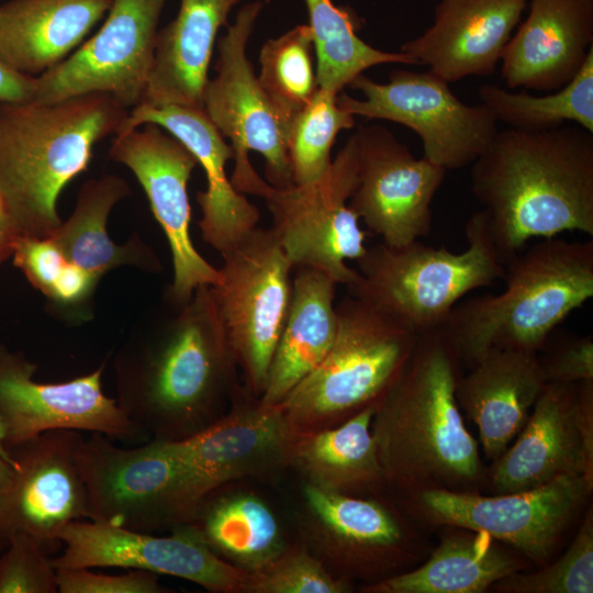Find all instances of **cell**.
<instances>
[{
	"instance_id": "cell-44",
	"label": "cell",
	"mask_w": 593,
	"mask_h": 593,
	"mask_svg": "<svg viewBox=\"0 0 593 593\" xmlns=\"http://www.w3.org/2000/svg\"><path fill=\"white\" fill-rule=\"evenodd\" d=\"M36 90V77L23 74L0 58V102H32Z\"/></svg>"
},
{
	"instance_id": "cell-31",
	"label": "cell",
	"mask_w": 593,
	"mask_h": 593,
	"mask_svg": "<svg viewBox=\"0 0 593 593\" xmlns=\"http://www.w3.org/2000/svg\"><path fill=\"white\" fill-rule=\"evenodd\" d=\"M182 525L219 558L247 573L261 570L288 547L275 512L253 492L221 488Z\"/></svg>"
},
{
	"instance_id": "cell-9",
	"label": "cell",
	"mask_w": 593,
	"mask_h": 593,
	"mask_svg": "<svg viewBox=\"0 0 593 593\" xmlns=\"http://www.w3.org/2000/svg\"><path fill=\"white\" fill-rule=\"evenodd\" d=\"M221 256L212 295L244 387L260 398L289 312L294 267L273 231L258 226Z\"/></svg>"
},
{
	"instance_id": "cell-37",
	"label": "cell",
	"mask_w": 593,
	"mask_h": 593,
	"mask_svg": "<svg viewBox=\"0 0 593 593\" xmlns=\"http://www.w3.org/2000/svg\"><path fill=\"white\" fill-rule=\"evenodd\" d=\"M337 96L318 88L290 123L288 154L294 186L321 179L331 166V150L337 134L355 125L356 116L338 105Z\"/></svg>"
},
{
	"instance_id": "cell-27",
	"label": "cell",
	"mask_w": 593,
	"mask_h": 593,
	"mask_svg": "<svg viewBox=\"0 0 593 593\" xmlns=\"http://www.w3.org/2000/svg\"><path fill=\"white\" fill-rule=\"evenodd\" d=\"M239 1L180 0L177 16L157 33L143 102L203 109L219 30Z\"/></svg>"
},
{
	"instance_id": "cell-12",
	"label": "cell",
	"mask_w": 593,
	"mask_h": 593,
	"mask_svg": "<svg viewBox=\"0 0 593 593\" xmlns=\"http://www.w3.org/2000/svg\"><path fill=\"white\" fill-rule=\"evenodd\" d=\"M358 183V145L353 134L317 181L273 188L264 199L272 215L270 227L294 268L323 272L346 287L358 271L346 265L367 250L366 232L349 199Z\"/></svg>"
},
{
	"instance_id": "cell-45",
	"label": "cell",
	"mask_w": 593,
	"mask_h": 593,
	"mask_svg": "<svg viewBox=\"0 0 593 593\" xmlns=\"http://www.w3.org/2000/svg\"><path fill=\"white\" fill-rule=\"evenodd\" d=\"M21 236L3 211L0 213V266L12 256L16 238Z\"/></svg>"
},
{
	"instance_id": "cell-18",
	"label": "cell",
	"mask_w": 593,
	"mask_h": 593,
	"mask_svg": "<svg viewBox=\"0 0 593 593\" xmlns=\"http://www.w3.org/2000/svg\"><path fill=\"white\" fill-rule=\"evenodd\" d=\"M63 552L52 558L56 569L115 567L167 574L216 593L246 592L249 573L212 552L187 526L168 536L79 519L59 533Z\"/></svg>"
},
{
	"instance_id": "cell-33",
	"label": "cell",
	"mask_w": 593,
	"mask_h": 593,
	"mask_svg": "<svg viewBox=\"0 0 593 593\" xmlns=\"http://www.w3.org/2000/svg\"><path fill=\"white\" fill-rule=\"evenodd\" d=\"M374 407L370 405L334 427L302 437L292 465L306 483L361 497L385 485L371 434Z\"/></svg>"
},
{
	"instance_id": "cell-22",
	"label": "cell",
	"mask_w": 593,
	"mask_h": 593,
	"mask_svg": "<svg viewBox=\"0 0 593 593\" xmlns=\"http://www.w3.org/2000/svg\"><path fill=\"white\" fill-rule=\"evenodd\" d=\"M304 529L309 548L335 575L378 582L409 556V536L382 502L305 483Z\"/></svg>"
},
{
	"instance_id": "cell-8",
	"label": "cell",
	"mask_w": 593,
	"mask_h": 593,
	"mask_svg": "<svg viewBox=\"0 0 593 593\" xmlns=\"http://www.w3.org/2000/svg\"><path fill=\"white\" fill-rule=\"evenodd\" d=\"M260 0L246 3L217 42L216 76L209 79L203 111L231 141L233 187L265 199L272 187L294 186L288 154L289 125L262 90L247 58V44L262 10Z\"/></svg>"
},
{
	"instance_id": "cell-2",
	"label": "cell",
	"mask_w": 593,
	"mask_h": 593,
	"mask_svg": "<svg viewBox=\"0 0 593 593\" xmlns=\"http://www.w3.org/2000/svg\"><path fill=\"white\" fill-rule=\"evenodd\" d=\"M471 165V191L504 264L533 237L593 236L592 132L507 127Z\"/></svg>"
},
{
	"instance_id": "cell-3",
	"label": "cell",
	"mask_w": 593,
	"mask_h": 593,
	"mask_svg": "<svg viewBox=\"0 0 593 593\" xmlns=\"http://www.w3.org/2000/svg\"><path fill=\"white\" fill-rule=\"evenodd\" d=\"M460 365L439 329L418 335L371 421L385 485L412 496L429 489L472 491L481 480L479 445L456 398Z\"/></svg>"
},
{
	"instance_id": "cell-21",
	"label": "cell",
	"mask_w": 593,
	"mask_h": 593,
	"mask_svg": "<svg viewBox=\"0 0 593 593\" xmlns=\"http://www.w3.org/2000/svg\"><path fill=\"white\" fill-rule=\"evenodd\" d=\"M355 134L358 183L349 206L385 245L427 236L432 203L447 171L424 156L416 158L383 126H360Z\"/></svg>"
},
{
	"instance_id": "cell-16",
	"label": "cell",
	"mask_w": 593,
	"mask_h": 593,
	"mask_svg": "<svg viewBox=\"0 0 593 593\" xmlns=\"http://www.w3.org/2000/svg\"><path fill=\"white\" fill-rule=\"evenodd\" d=\"M83 440L79 430L54 429L9 450L14 470L0 492V552L15 534L31 536L47 552L60 544L67 524L87 519L79 467Z\"/></svg>"
},
{
	"instance_id": "cell-26",
	"label": "cell",
	"mask_w": 593,
	"mask_h": 593,
	"mask_svg": "<svg viewBox=\"0 0 593 593\" xmlns=\"http://www.w3.org/2000/svg\"><path fill=\"white\" fill-rule=\"evenodd\" d=\"M546 383L536 354L515 349H492L460 376L457 402L475 424L488 459L515 439Z\"/></svg>"
},
{
	"instance_id": "cell-6",
	"label": "cell",
	"mask_w": 593,
	"mask_h": 593,
	"mask_svg": "<svg viewBox=\"0 0 593 593\" xmlns=\"http://www.w3.org/2000/svg\"><path fill=\"white\" fill-rule=\"evenodd\" d=\"M337 333L322 362L279 403L300 434L334 427L376 405L416 345L412 327L372 304L345 295Z\"/></svg>"
},
{
	"instance_id": "cell-29",
	"label": "cell",
	"mask_w": 593,
	"mask_h": 593,
	"mask_svg": "<svg viewBox=\"0 0 593 593\" xmlns=\"http://www.w3.org/2000/svg\"><path fill=\"white\" fill-rule=\"evenodd\" d=\"M337 283L321 271L296 268L289 312L260 396L279 404L325 358L337 333Z\"/></svg>"
},
{
	"instance_id": "cell-7",
	"label": "cell",
	"mask_w": 593,
	"mask_h": 593,
	"mask_svg": "<svg viewBox=\"0 0 593 593\" xmlns=\"http://www.w3.org/2000/svg\"><path fill=\"white\" fill-rule=\"evenodd\" d=\"M468 247L454 253L419 239L402 246L382 242L357 259L358 279L347 286L357 296L412 327L437 329L467 293L504 276L503 262L481 210L466 224Z\"/></svg>"
},
{
	"instance_id": "cell-46",
	"label": "cell",
	"mask_w": 593,
	"mask_h": 593,
	"mask_svg": "<svg viewBox=\"0 0 593 593\" xmlns=\"http://www.w3.org/2000/svg\"><path fill=\"white\" fill-rule=\"evenodd\" d=\"M14 468L0 458V492L5 490L11 482Z\"/></svg>"
},
{
	"instance_id": "cell-19",
	"label": "cell",
	"mask_w": 593,
	"mask_h": 593,
	"mask_svg": "<svg viewBox=\"0 0 593 593\" xmlns=\"http://www.w3.org/2000/svg\"><path fill=\"white\" fill-rule=\"evenodd\" d=\"M37 366L23 354L0 346V418L9 451L42 433L74 429L112 439L144 436L102 390L104 365L60 383L34 380Z\"/></svg>"
},
{
	"instance_id": "cell-4",
	"label": "cell",
	"mask_w": 593,
	"mask_h": 593,
	"mask_svg": "<svg viewBox=\"0 0 593 593\" xmlns=\"http://www.w3.org/2000/svg\"><path fill=\"white\" fill-rule=\"evenodd\" d=\"M127 113L104 93L55 103L0 102V202L21 236L46 238L60 226V192Z\"/></svg>"
},
{
	"instance_id": "cell-41",
	"label": "cell",
	"mask_w": 593,
	"mask_h": 593,
	"mask_svg": "<svg viewBox=\"0 0 593 593\" xmlns=\"http://www.w3.org/2000/svg\"><path fill=\"white\" fill-rule=\"evenodd\" d=\"M11 257L29 282L47 299L70 264L49 237L19 236Z\"/></svg>"
},
{
	"instance_id": "cell-17",
	"label": "cell",
	"mask_w": 593,
	"mask_h": 593,
	"mask_svg": "<svg viewBox=\"0 0 593 593\" xmlns=\"http://www.w3.org/2000/svg\"><path fill=\"white\" fill-rule=\"evenodd\" d=\"M511 447L494 460V494L544 485L564 475L593 480V380L546 383Z\"/></svg>"
},
{
	"instance_id": "cell-25",
	"label": "cell",
	"mask_w": 593,
	"mask_h": 593,
	"mask_svg": "<svg viewBox=\"0 0 593 593\" xmlns=\"http://www.w3.org/2000/svg\"><path fill=\"white\" fill-rule=\"evenodd\" d=\"M592 43L593 0H532L502 54V77L510 89L557 91L581 70Z\"/></svg>"
},
{
	"instance_id": "cell-47",
	"label": "cell",
	"mask_w": 593,
	"mask_h": 593,
	"mask_svg": "<svg viewBox=\"0 0 593 593\" xmlns=\"http://www.w3.org/2000/svg\"><path fill=\"white\" fill-rule=\"evenodd\" d=\"M0 458L7 461L9 465H11L14 468V461L10 457L9 451L5 448L4 445V430L0 418Z\"/></svg>"
},
{
	"instance_id": "cell-30",
	"label": "cell",
	"mask_w": 593,
	"mask_h": 593,
	"mask_svg": "<svg viewBox=\"0 0 593 593\" xmlns=\"http://www.w3.org/2000/svg\"><path fill=\"white\" fill-rule=\"evenodd\" d=\"M421 567L369 583L368 593H483L526 564L485 533L458 528Z\"/></svg>"
},
{
	"instance_id": "cell-43",
	"label": "cell",
	"mask_w": 593,
	"mask_h": 593,
	"mask_svg": "<svg viewBox=\"0 0 593 593\" xmlns=\"http://www.w3.org/2000/svg\"><path fill=\"white\" fill-rule=\"evenodd\" d=\"M538 361L547 383L593 380V338L590 335H561Z\"/></svg>"
},
{
	"instance_id": "cell-10",
	"label": "cell",
	"mask_w": 593,
	"mask_h": 593,
	"mask_svg": "<svg viewBox=\"0 0 593 593\" xmlns=\"http://www.w3.org/2000/svg\"><path fill=\"white\" fill-rule=\"evenodd\" d=\"M304 435L291 426L280 404H265L240 384L220 419L188 438L169 441L182 469L181 525L208 495L226 484L292 465Z\"/></svg>"
},
{
	"instance_id": "cell-39",
	"label": "cell",
	"mask_w": 593,
	"mask_h": 593,
	"mask_svg": "<svg viewBox=\"0 0 593 593\" xmlns=\"http://www.w3.org/2000/svg\"><path fill=\"white\" fill-rule=\"evenodd\" d=\"M347 580L335 575L305 545L287 547L261 570L249 573V593H346Z\"/></svg>"
},
{
	"instance_id": "cell-28",
	"label": "cell",
	"mask_w": 593,
	"mask_h": 593,
	"mask_svg": "<svg viewBox=\"0 0 593 593\" xmlns=\"http://www.w3.org/2000/svg\"><path fill=\"white\" fill-rule=\"evenodd\" d=\"M113 0H10L0 4V58L31 76L66 59Z\"/></svg>"
},
{
	"instance_id": "cell-15",
	"label": "cell",
	"mask_w": 593,
	"mask_h": 593,
	"mask_svg": "<svg viewBox=\"0 0 593 593\" xmlns=\"http://www.w3.org/2000/svg\"><path fill=\"white\" fill-rule=\"evenodd\" d=\"M168 0H113L100 30L58 65L36 76L32 102L104 93L124 108L143 102L161 11Z\"/></svg>"
},
{
	"instance_id": "cell-11",
	"label": "cell",
	"mask_w": 593,
	"mask_h": 593,
	"mask_svg": "<svg viewBox=\"0 0 593 593\" xmlns=\"http://www.w3.org/2000/svg\"><path fill=\"white\" fill-rule=\"evenodd\" d=\"M349 87L361 91L363 99L339 93L342 109L411 128L422 142L424 157L446 171L471 165L499 131L484 104L463 103L447 81L429 70L395 69L385 83L361 74Z\"/></svg>"
},
{
	"instance_id": "cell-13",
	"label": "cell",
	"mask_w": 593,
	"mask_h": 593,
	"mask_svg": "<svg viewBox=\"0 0 593 593\" xmlns=\"http://www.w3.org/2000/svg\"><path fill=\"white\" fill-rule=\"evenodd\" d=\"M111 439L91 433L80 448L87 519L143 533L179 526L182 469L169 441L120 447Z\"/></svg>"
},
{
	"instance_id": "cell-20",
	"label": "cell",
	"mask_w": 593,
	"mask_h": 593,
	"mask_svg": "<svg viewBox=\"0 0 593 593\" xmlns=\"http://www.w3.org/2000/svg\"><path fill=\"white\" fill-rule=\"evenodd\" d=\"M115 135L110 156L128 167L143 187L171 253L174 279L168 300L187 302L200 286L220 281L219 268L206 261L190 235L191 206L187 184L198 165L189 149L156 124Z\"/></svg>"
},
{
	"instance_id": "cell-1",
	"label": "cell",
	"mask_w": 593,
	"mask_h": 593,
	"mask_svg": "<svg viewBox=\"0 0 593 593\" xmlns=\"http://www.w3.org/2000/svg\"><path fill=\"white\" fill-rule=\"evenodd\" d=\"M137 325L113 360L118 404L152 439L181 440L220 419L240 385L211 286Z\"/></svg>"
},
{
	"instance_id": "cell-40",
	"label": "cell",
	"mask_w": 593,
	"mask_h": 593,
	"mask_svg": "<svg viewBox=\"0 0 593 593\" xmlns=\"http://www.w3.org/2000/svg\"><path fill=\"white\" fill-rule=\"evenodd\" d=\"M57 570L31 536L15 534L0 552V593H56Z\"/></svg>"
},
{
	"instance_id": "cell-24",
	"label": "cell",
	"mask_w": 593,
	"mask_h": 593,
	"mask_svg": "<svg viewBox=\"0 0 593 593\" xmlns=\"http://www.w3.org/2000/svg\"><path fill=\"white\" fill-rule=\"evenodd\" d=\"M527 0H440L434 22L400 52L448 83L491 76Z\"/></svg>"
},
{
	"instance_id": "cell-34",
	"label": "cell",
	"mask_w": 593,
	"mask_h": 593,
	"mask_svg": "<svg viewBox=\"0 0 593 593\" xmlns=\"http://www.w3.org/2000/svg\"><path fill=\"white\" fill-rule=\"evenodd\" d=\"M313 35L320 89L339 94L365 70L383 64L418 65L402 52H385L363 42L348 11L332 0H304Z\"/></svg>"
},
{
	"instance_id": "cell-42",
	"label": "cell",
	"mask_w": 593,
	"mask_h": 593,
	"mask_svg": "<svg viewBox=\"0 0 593 593\" xmlns=\"http://www.w3.org/2000/svg\"><path fill=\"white\" fill-rule=\"evenodd\" d=\"M59 593H164L167 592L156 573L128 570L110 575L87 568L56 569Z\"/></svg>"
},
{
	"instance_id": "cell-23",
	"label": "cell",
	"mask_w": 593,
	"mask_h": 593,
	"mask_svg": "<svg viewBox=\"0 0 593 593\" xmlns=\"http://www.w3.org/2000/svg\"><path fill=\"white\" fill-rule=\"evenodd\" d=\"M144 124H156L176 137L203 169L206 189L197 193V201L202 211L199 226L210 246L223 254L257 227L259 210L233 187L226 174L233 149L203 109L142 102L128 111L115 135Z\"/></svg>"
},
{
	"instance_id": "cell-35",
	"label": "cell",
	"mask_w": 593,
	"mask_h": 593,
	"mask_svg": "<svg viewBox=\"0 0 593 593\" xmlns=\"http://www.w3.org/2000/svg\"><path fill=\"white\" fill-rule=\"evenodd\" d=\"M478 94L496 121L508 127L545 131L570 122L593 133V47L578 75L557 91L533 96L482 85Z\"/></svg>"
},
{
	"instance_id": "cell-38",
	"label": "cell",
	"mask_w": 593,
	"mask_h": 593,
	"mask_svg": "<svg viewBox=\"0 0 593 593\" xmlns=\"http://www.w3.org/2000/svg\"><path fill=\"white\" fill-rule=\"evenodd\" d=\"M492 588L505 593H592V508L586 512L574 539L558 560L536 572L512 573Z\"/></svg>"
},
{
	"instance_id": "cell-5",
	"label": "cell",
	"mask_w": 593,
	"mask_h": 593,
	"mask_svg": "<svg viewBox=\"0 0 593 593\" xmlns=\"http://www.w3.org/2000/svg\"><path fill=\"white\" fill-rule=\"evenodd\" d=\"M502 279V292L457 303L437 328L469 367L492 349L536 354L593 298V242L545 238L512 256Z\"/></svg>"
},
{
	"instance_id": "cell-32",
	"label": "cell",
	"mask_w": 593,
	"mask_h": 593,
	"mask_svg": "<svg viewBox=\"0 0 593 593\" xmlns=\"http://www.w3.org/2000/svg\"><path fill=\"white\" fill-rule=\"evenodd\" d=\"M128 193L126 181L114 175L90 179L81 187L72 214L49 237L68 261L99 279L122 266L161 269L156 254L137 236L118 245L108 235V216Z\"/></svg>"
},
{
	"instance_id": "cell-36",
	"label": "cell",
	"mask_w": 593,
	"mask_h": 593,
	"mask_svg": "<svg viewBox=\"0 0 593 593\" xmlns=\"http://www.w3.org/2000/svg\"><path fill=\"white\" fill-rule=\"evenodd\" d=\"M313 54V35L307 24L269 38L260 49L258 80L278 115L289 126L320 88Z\"/></svg>"
},
{
	"instance_id": "cell-14",
	"label": "cell",
	"mask_w": 593,
	"mask_h": 593,
	"mask_svg": "<svg viewBox=\"0 0 593 593\" xmlns=\"http://www.w3.org/2000/svg\"><path fill=\"white\" fill-rule=\"evenodd\" d=\"M593 480L564 475L514 493L429 489L412 495L427 523L485 533L535 562L547 560L592 492Z\"/></svg>"
}]
</instances>
